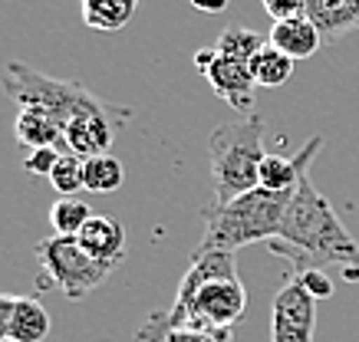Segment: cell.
Here are the masks:
<instances>
[{
    "label": "cell",
    "instance_id": "1",
    "mask_svg": "<svg viewBox=\"0 0 359 342\" xmlns=\"http://www.w3.org/2000/svg\"><path fill=\"white\" fill-rule=\"evenodd\" d=\"M244 313H248V290L238 276L234 254L195 247L172 309H155L152 316H145L139 329L162 332L188 326V329L211 332L221 342H231L234 329L244 322Z\"/></svg>",
    "mask_w": 359,
    "mask_h": 342
},
{
    "label": "cell",
    "instance_id": "2",
    "mask_svg": "<svg viewBox=\"0 0 359 342\" xmlns=\"http://www.w3.org/2000/svg\"><path fill=\"white\" fill-rule=\"evenodd\" d=\"M267 247H271V254L294 264V273L310 270V266H320V270L339 266L346 280H359L356 237L339 221L333 204L316 191L310 171L300 178L294 198H290V208L283 214L280 234Z\"/></svg>",
    "mask_w": 359,
    "mask_h": 342
},
{
    "label": "cell",
    "instance_id": "3",
    "mask_svg": "<svg viewBox=\"0 0 359 342\" xmlns=\"http://www.w3.org/2000/svg\"><path fill=\"white\" fill-rule=\"evenodd\" d=\"M294 191L254 188L224 204H211L205 211V231L198 247L201 250H241L248 243H271L280 234L283 214L290 208Z\"/></svg>",
    "mask_w": 359,
    "mask_h": 342
},
{
    "label": "cell",
    "instance_id": "4",
    "mask_svg": "<svg viewBox=\"0 0 359 342\" xmlns=\"http://www.w3.org/2000/svg\"><path fill=\"white\" fill-rule=\"evenodd\" d=\"M264 135H267V125L257 112L241 115L238 122H224L208 135V158H211L218 204L261 188V162L267 158Z\"/></svg>",
    "mask_w": 359,
    "mask_h": 342
},
{
    "label": "cell",
    "instance_id": "5",
    "mask_svg": "<svg viewBox=\"0 0 359 342\" xmlns=\"http://www.w3.org/2000/svg\"><path fill=\"white\" fill-rule=\"evenodd\" d=\"M0 86L7 92V99L17 102L20 109L33 106V109H43L46 115H53L60 125L83 119V115H96V112H116L122 102H109L96 96L93 89L79 86L73 79H56L46 76L40 69L27 66V63H7L4 66V79Z\"/></svg>",
    "mask_w": 359,
    "mask_h": 342
},
{
    "label": "cell",
    "instance_id": "6",
    "mask_svg": "<svg viewBox=\"0 0 359 342\" xmlns=\"http://www.w3.org/2000/svg\"><path fill=\"white\" fill-rule=\"evenodd\" d=\"M33 254L43 266V273L50 276L53 283L66 299H86L93 290L112 273L106 264H99L93 257L79 247L76 237H43V241L33 247Z\"/></svg>",
    "mask_w": 359,
    "mask_h": 342
},
{
    "label": "cell",
    "instance_id": "7",
    "mask_svg": "<svg viewBox=\"0 0 359 342\" xmlns=\"http://www.w3.org/2000/svg\"><path fill=\"white\" fill-rule=\"evenodd\" d=\"M195 69L205 73L208 86L215 89L218 99H224L241 115H254V89H257V83H254L250 63L224 56L215 46H208V50L195 53Z\"/></svg>",
    "mask_w": 359,
    "mask_h": 342
},
{
    "label": "cell",
    "instance_id": "8",
    "mask_svg": "<svg viewBox=\"0 0 359 342\" xmlns=\"http://www.w3.org/2000/svg\"><path fill=\"white\" fill-rule=\"evenodd\" d=\"M316 299L306 293L300 276H287L271 309V342H313Z\"/></svg>",
    "mask_w": 359,
    "mask_h": 342
},
{
    "label": "cell",
    "instance_id": "9",
    "mask_svg": "<svg viewBox=\"0 0 359 342\" xmlns=\"http://www.w3.org/2000/svg\"><path fill=\"white\" fill-rule=\"evenodd\" d=\"M76 241L93 260L106 264L109 270L122 264V257H126V227L106 214H93L86 227L76 234Z\"/></svg>",
    "mask_w": 359,
    "mask_h": 342
},
{
    "label": "cell",
    "instance_id": "10",
    "mask_svg": "<svg viewBox=\"0 0 359 342\" xmlns=\"http://www.w3.org/2000/svg\"><path fill=\"white\" fill-rule=\"evenodd\" d=\"M267 43L273 50L287 53L297 63V59H310L327 40H323L320 27L306 13H297V17H287V20H273L271 34H267Z\"/></svg>",
    "mask_w": 359,
    "mask_h": 342
},
{
    "label": "cell",
    "instance_id": "11",
    "mask_svg": "<svg viewBox=\"0 0 359 342\" xmlns=\"http://www.w3.org/2000/svg\"><path fill=\"white\" fill-rule=\"evenodd\" d=\"M13 138H17V145L27 148V152H36V148H60V152H66L63 125H60L53 115H46L43 109H33V106L17 112Z\"/></svg>",
    "mask_w": 359,
    "mask_h": 342
},
{
    "label": "cell",
    "instance_id": "12",
    "mask_svg": "<svg viewBox=\"0 0 359 342\" xmlns=\"http://www.w3.org/2000/svg\"><path fill=\"white\" fill-rule=\"evenodd\" d=\"M306 17L320 27L327 43L359 34V0H306Z\"/></svg>",
    "mask_w": 359,
    "mask_h": 342
},
{
    "label": "cell",
    "instance_id": "13",
    "mask_svg": "<svg viewBox=\"0 0 359 342\" xmlns=\"http://www.w3.org/2000/svg\"><path fill=\"white\" fill-rule=\"evenodd\" d=\"M79 7H83V23L89 30L116 34L122 27H129V20L139 10V0H79Z\"/></svg>",
    "mask_w": 359,
    "mask_h": 342
},
{
    "label": "cell",
    "instance_id": "14",
    "mask_svg": "<svg viewBox=\"0 0 359 342\" xmlns=\"http://www.w3.org/2000/svg\"><path fill=\"white\" fill-rule=\"evenodd\" d=\"M50 313L36 297H17L11 342H46L50 336Z\"/></svg>",
    "mask_w": 359,
    "mask_h": 342
},
{
    "label": "cell",
    "instance_id": "15",
    "mask_svg": "<svg viewBox=\"0 0 359 342\" xmlns=\"http://www.w3.org/2000/svg\"><path fill=\"white\" fill-rule=\"evenodd\" d=\"M250 73H254V83H257V86L280 89V86L290 83V76H294V59L267 43L261 53L250 59Z\"/></svg>",
    "mask_w": 359,
    "mask_h": 342
},
{
    "label": "cell",
    "instance_id": "16",
    "mask_svg": "<svg viewBox=\"0 0 359 342\" xmlns=\"http://www.w3.org/2000/svg\"><path fill=\"white\" fill-rule=\"evenodd\" d=\"M126 181V168L116 155L102 152V155H93L86 158V191L93 194H112V191L122 188Z\"/></svg>",
    "mask_w": 359,
    "mask_h": 342
},
{
    "label": "cell",
    "instance_id": "17",
    "mask_svg": "<svg viewBox=\"0 0 359 342\" xmlns=\"http://www.w3.org/2000/svg\"><path fill=\"white\" fill-rule=\"evenodd\" d=\"M50 185L60 198H76V191H86V158L63 152L50 171Z\"/></svg>",
    "mask_w": 359,
    "mask_h": 342
},
{
    "label": "cell",
    "instance_id": "18",
    "mask_svg": "<svg viewBox=\"0 0 359 342\" xmlns=\"http://www.w3.org/2000/svg\"><path fill=\"white\" fill-rule=\"evenodd\" d=\"M93 218V208L79 198H56L50 208V224L60 237H76Z\"/></svg>",
    "mask_w": 359,
    "mask_h": 342
},
{
    "label": "cell",
    "instance_id": "19",
    "mask_svg": "<svg viewBox=\"0 0 359 342\" xmlns=\"http://www.w3.org/2000/svg\"><path fill=\"white\" fill-rule=\"evenodd\" d=\"M264 46H267V40H264L257 30H250V27H228V30L218 36L215 50H218V53H224V56H234V59L250 63V59L261 53Z\"/></svg>",
    "mask_w": 359,
    "mask_h": 342
},
{
    "label": "cell",
    "instance_id": "20",
    "mask_svg": "<svg viewBox=\"0 0 359 342\" xmlns=\"http://www.w3.org/2000/svg\"><path fill=\"white\" fill-rule=\"evenodd\" d=\"M135 342H221L218 336L201 329H188V326H175V329H162V332H142L135 329Z\"/></svg>",
    "mask_w": 359,
    "mask_h": 342
},
{
    "label": "cell",
    "instance_id": "21",
    "mask_svg": "<svg viewBox=\"0 0 359 342\" xmlns=\"http://www.w3.org/2000/svg\"><path fill=\"white\" fill-rule=\"evenodd\" d=\"M294 276H300V283H304L306 293H310L313 299H330L333 297V280H330L327 270L310 266V270H300V273H294Z\"/></svg>",
    "mask_w": 359,
    "mask_h": 342
},
{
    "label": "cell",
    "instance_id": "22",
    "mask_svg": "<svg viewBox=\"0 0 359 342\" xmlns=\"http://www.w3.org/2000/svg\"><path fill=\"white\" fill-rule=\"evenodd\" d=\"M60 148H36V152H30L27 158H23V171L27 175H43L50 178V171H53V165L60 162Z\"/></svg>",
    "mask_w": 359,
    "mask_h": 342
},
{
    "label": "cell",
    "instance_id": "23",
    "mask_svg": "<svg viewBox=\"0 0 359 342\" xmlns=\"http://www.w3.org/2000/svg\"><path fill=\"white\" fill-rule=\"evenodd\" d=\"M261 3L271 20H287V17L306 13V0H261Z\"/></svg>",
    "mask_w": 359,
    "mask_h": 342
},
{
    "label": "cell",
    "instance_id": "24",
    "mask_svg": "<svg viewBox=\"0 0 359 342\" xmlns=\"http://www.w3.org/2000/svg\"><path fill=\"white\" fill-rule=\"evenodd\" d=\"M13 309H17V297H11V293H0V342H11Z\"/></svg>",
    "mask_w": 359,
    "mask_h": 342
},
{
    "label": "cell",
    "instance_id": "25",
    "mask_svg": "<svg viewBox=\"0 0 359 342\" xmlns=\"http://www.w3.org/2000/svg\"><path fill=\"white\" fill-rule=\"evenodd\" d=\"M231 0H191V7L201 13H224Z\"/></svg>",
    "mask_w": 359,
    "mask_h": 342
}]
</instances>
